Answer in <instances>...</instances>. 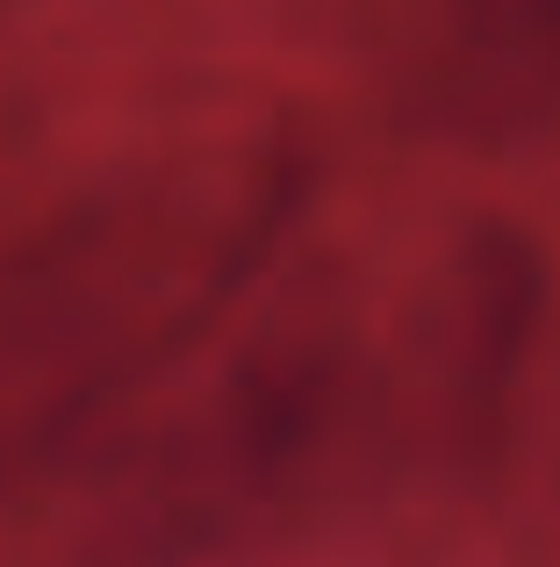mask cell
Listing matches in <instances>:
<instances>
[{"label": "cell", "mask_w": 560, "mask_h": 567, "mask_svg": "<svg viewBox=\"0 0 560 567\" xmlns=\"http://www.w3.org/2000/svg\"><path fill=\"white\" fill-rule=\"evenodd\" d=\"M446 37L489 101L560 109V0H446Z\"/></svg>", "instance_id": "obj_1"}]
</instances>
